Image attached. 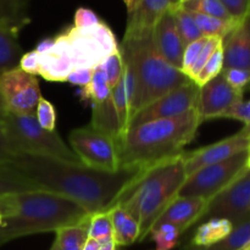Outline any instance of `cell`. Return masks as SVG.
Masks as SVG:
<instances>
[{
  "instance_id": "cell-13",
  "label": "cell",
  "mask_w": 250,
  "mask_h": 250,
  "mask_svg": "<svg viewBox=\"0 0 250 250\" xmlns=\"http://www.w3.org/2000/svg\"><path fill=\"white\" fill-rule=\"evenodd\" d=\"M243 100V92L234 89L222 72L199 87L197 111L200 121L222 117V115L237 103Z\"/></svg>"
},
{
  "instance_id": "cell-34",
  "label": "cell",
  "mask_w": 250,
  "mask_h": 250,
  "mask_svg": "<svg viewBox=\"0 0 250 250\" xmlns=\"http://www.w3.org/2000/svg\"><path fill=\"white\" fill-rule=\"evenodd\" d=\"M222 70H224V50H222L221 44V45L212 53V55L210 56L209 60L207 61L204 67L202 68V71H200V72L198 73L197 77L193 80V82H194L198 87H202L205 83L211 81L212 78L219 76L220 73L222 72Z\"/></svg>"
},
{
  "instance_id": "cell-18",
  "label": "cell",
  "mask_w": 250,
  "mask_h": 250,
  "mask_svg": "<svg viewBox=\"0 0 250 250\" xmlns=\"http://www.w3.org/2000/svg\"><path fill=\"white\" fill-rule=\"evenodd\" d=\"M207 205V200L200 198L177 197L164 210L163 214L154 224L153 229L161 224H171L177 227L181 234H183L199 222Z\"/></svg>"
},
{
  "instance_id": "cell-48",
  "label": "cell",
  "mask_w": 250,
  "mask_h": 250,
  "mask_svg": "<svg viewBox=\"0 0 250 250\" xmlns=\"http://www.w3.org/2000/svg\"><path fill=\"white\" fill-rule=\"evenodd\" d=\"M100 248V243L99 242H97L95 239H92V238H88L87 242H85V246L83 250H99Z\"/></svg>"
},
{
  "instance_id": "cell-23",
  "label": "cell",
  "mask_w": 250,
  "mask_h": 250,
  "mask_svg": "<svg viewBox=\"0 0 250 250\" xmlns=\"http://www.w3.org/2000/svg\"><path fill=\"white\" fill-rule=\"evenodd\" d=\"M17 38L19 36L0 23V75L19 67L23 50Z\"/></svg>"
},
{
  "instance_id": "cell-31",
  "label": "cell",
  "mask_w": 250,
  "mask_h": 250,
  "mask_svg": "<svg viewBox=\"0 0 250 250\" xmlns=\"http://www.w3.org/2000/svg\"><path fill=\"white\" fill-rule=\"evenodd\" d=\"M181 5L183 9L193 12V14H203L216 17V19L226 20V21H234L220 0H190V1Z\"/></svg>"
},
{
  "instance_id": "cell-11",
  "label": "cell",
  "mask_w": 250,
  "mask_h": 250,
  "mask_svg": "<svg viewBox=\"0 0 250 250\" xmlns=\"http://www.w3.org/2000/svg\"><path fill=\"white\" fill-rule=\"evenodd\" d=\"M0 94L6 111L15 115L36 116L37 105L42 98L36 76L12 68L0 75Z\"/></svg>"
},
{
  "instance_id": "cell-35",
  "label": "cell",
  "mask_w": 250,
  "mask_h": 250,
  "mask_svg": "<svg viewBox=\"0 0 250 250\" xmlns=\"http://www.w3.org/2000/svg\"><path fill=\"white\" fill-rule=\"evenodd\" d=\"M102 67L104 70L105 75H106L107 83H109L110 89H114L117 85V83L121 81L122 76H124V59H122L121 51L119 50L112 53L111 55L107 56L104 60V62L102 63Z\"/></svg>"
},
{
  "instance_id": "cell-33",
  "label": "cell",
  "mask_w": 250,
  "mask_h": 250,
  "mask_svg": "<svg viewBox=\"0 0 250 250\" xmlns=\"http://www.w3.org/2000/svg\"><path fill=\"white\" fill-rule=\"evenodd\" d=\"M151 238L155 242V250H172L177 246L181 232L171 224H161L150 232Z\"/></svg>"
},
{
  "instance_id": "cell-38",
  "label": "cell",
  "mask_w": 250,
  "mask_h": 250,
  "mask_svg": "<svg viewBox=\"0 0 250 250\" xmlns=\"http://www.w3.org/2000/svg\"><path fill=\"white\" fill-rule=\"evenodd\" d=\"M205 41H207V37H202V38L198 39V41L188 44L185 48V53H183L182 59V66H181V71H182L185 75H187V73L189 72L190 68L193 67V65H194L195 61H197V59L199 58L200 51H202L203 46H204Z\"/></svg>"
},
{
  "instance_id": "cell-45",
  "label": "cell",
  "mask_w": 250,
  "mask_h": 250,
  "mask_svg": "<svg viewBox=\"0 0 250 250\" xmlns=\"http://www.w3.org/2000/svg\"><path fill=\"white\" fill-rule=\"evenodd\" d=\"M15 153L10 149L9 144L6 143L4 137L0 133V166L7 165L11 163L15 158Z\"/></svg>"
},
{
  "instance_id": "cell-27",
  "label": "cell",
  "mask_w": 250,
  "mask_h": 250,
  "mask_svg": "<svg viewBox=\"0 0 250 250\" xmlns=\"http://www.w3.org/2000/svg\"><path fill=\"white\" fill-rule=\"evenodd\" d=\"M250 239V219L242 222L233 229L229 236L224 241L210 246L208 248H195L188 244L183 250H242Z\"/></svg>"
},
{
  "instance_id": "cell-9",
  "label": "cell",
  "mask_w": 250,
  "mask_h": 250,
  "mask_svg": "<svg viewBox=\"0 0 250 250\" xmlns=\"http://www.w3.org/2000/svg\"><path fill=\"white\" fill-rule=\"evenodd\" d=\"M68 141L70 148L84 165L111 172L120 168L119 143L94 125L73 129Z\"/></svg>"
},
{
  "instance_id": "cell-26",
  "label": "cell",
  "mask_w": 250,
  "mask_h": 250,
  "mask_svg": "<svg viewBox=\"0 0 250 250\" xmlns=\"http://www.w3.org/2000/svg\"><path fill=\"white\" fill-rule=\"evenodd\" d=\"M111 94V89L107 83L106 75L103 70L102 65L95 67L93 70L92 81L87 87H83L80 89L81 100H89L92 105L102 104Z\"/></svg>"
},
{
  "instance_id": "cell-3",
  "label": "cell",
  "mask_w": 250,
  "mask_h": 250,
  "mask_svg": "<svg viewBox=\"0 0 250 250\" xmlns=\"http://www.w3.org/2000/svg\"><path fill=\"white\" fill-rule=\"evenodd\" d=\"M202 125L197 109L173 119L129 127L120 142V167L146 168L183 153Z\"/></svg>"
},
{
  "instance_id": "cell-32",
  "label": "cell",
  "mask_w": 250,
  "mask_h": 250,
  "mask_svg": "<svg viewBox=\"0 0 250 250\" xmlns=\"http://www.w3.org/2000/svg\"><path fill=\"white\" fill-rule=\"evenodd\" d=\"M88 237L100 244L112 241V224L109 211L92 215L88 222Z\"/></svg>"
},
{
  "instance_id": "cell-2",
  "label": "cell",
  "mask_w": 250,
  "mask_h": 250,
  "mask_svg": "<svg viewBox=\"0 0 250 250\" xmlns=\"http://www.w3.org/2000/svg\"><path fill=\"white\" fill-rule=\"evenodd\" d=\"M0 246L62 227L78 225L92 215L78 203L45 190L17 193L0 197Z\"/></svg>"
},
{
  "instance_id": "cell-42",
  "label": "cell",
  "mask_w": 250,
  "mask_h": 250,
  "mask_svg": "<svg viewBox=\"0 0 250 250\" xmlns=\"http://www.w3.org/2000/svg\"><path fill=\"white\" fill-rule=\"evenodd\" d=\"M224 119H232L244 124V126L250 124V100H242L233 106L229 107L224 115Z\"/></svg>"
},
{
  "instance_id": "cell-46",
  "label": "cell",
  "mask_w": 250,
  "mask_h": 250,
  "mask_svg": "<svg viewBox=\"0 0 250 250\" xmlns=\"http://www.w3.org/2000/svg\"><path fill=\"white\" fill-rule=\"evenodd\" d=\"M54 41H55V39H54V38H45V39H43V41L39 42L38 45L36 46V49H34V50H36L38 54L45 53V51H48L49 49H50L51 46L54 45Z\"/></svg>"
},
{
  "instance_id": "cell-6",
  "label": "cell",
  "mask_w": 250,
  "mask_h": 250,
  "mask_svg": "<svg viewBox=\"0 0 250 250\" xmlns=\"http://www.w3.org/2000/svg\"><path fill=\"white\" fill-rule=\"evenodd\" d=\"M0 133L15 155H34L83 164L75 151L62 141L58 131H46L36 116L6 111L0 117Z\"/></svg>"
},
{
  "instance_id": "cell-19",
  "label": "cell",
  "mask_w": 250,
  "mask_h": 250,
  "mask_svg": "<svg viewBox=\"0 0 250 250\" xmlns=\"http://www.w3.org/2000/svg\"><path fill=\"white\" fill-rule=\"evenodd\" d=\"M224 70H250V16L239 22L222 41ZM222 70V71H224Z\"/></svg>"
},
{
  "instance_id": "cell-20",
  "label": "cell",
  "mask_w": 250,
  "mask_h": 250,
  "mask_svg": "<svg viewBox=\"0 0 250 250\" xmlns=\"http://www.w3.org/2000/svg\"><path fill=\"white\" fill-rule=\"evenodd\" d=\"M112 224V238L117 247L131 246L138 242L141 229L139 224L121 205H114L109 210Z\"/></svg>"
},
{
  "instance_id": "cell-22",
  "label": "cell",
  "mask_w": 250,
  "mask_h": 250,
  "mask_svg": "<svg viewBox=\"0 0 250 250\" xmlns=\"http://www.w3.org/2000/svg\"><path fill=\"white\" fill-rule=\"evenodd\" d=\"M0 23L19 36L31 23L28 0H0Z\"/></svg>"
},
{
  "instance_id": "cell-36",
  "label": "cell",
  "mask_w": 250,
  "mask_h": 250,
  "mask_svg": "<svg viewBox=\"0 0 250 250\" xmlns=\"http://www.w3.org/2000/svg\"><path fill=\"white\" fill-rule=\"evenodd\" d=\"M222 41H224V39L217 38V37H207V41H205L204 46H203L202 51H200L199 58L197 59V61H195V63L193 65V67L190 68L189 72L187 73L188 78H189L192 82L193 80L197 77L198 73L202 71V68L204 67V65L207 63V61L209 60L210 56L212 55V53L221 45Z\"/></svg>"
},
{
  "instance_id": "cell-47",
  "label": "cell",
  "mask_w": 250,
  "mask_h": 250,
  "mask_svg": "<svg viewBox=\"0 0 250 250\" xmlns=\"http://www.w3.org/2000/svg\"><path fill=\"white\" fill-rule=\"evenodd\" d=\"M125 2L127 7V15H131L132 12L136 11V9L138 7L141 0H122Z\"/></svg>"
},
{
  "instance_id": "cell-41",
  "label": "cell",
  "mask_w": 250,
  "mask_h": 250,
  "mask_svg": "<svg viewBox=\"0 0 250 250\" xmlns=\"http://www.w3.org/2000/svg\"><path fill=\"white\" fill-rule=\"evenodd\" d=\"M102 20L99 19L97 14L93 10L88 9V7H78L73 16V24L75 28H89V27L95 26V24L100 23Z\"/></svg>"
},
{
  "instance_id": "cell-14",
  "label": "cell",
  "mask_w": 250,
  "mask_h": 250,
  "mask_svg": "<svg viewBox=\"0 0 250 250\" xmlns=\"http://www.w3.org/2000/svg\"><path fill=\"white\" fill-rule=\"evenodd\" d=\"M250 148V138L239 133L225 138L211 146H203L195 150L185 153V166L188 176L193 175L205 166L214 165L227 160L231 156Z\"/></svg>"
},
{
  "instance_id": "cell-5",
  "label": "cell",
  "mask_w": 250,
  "mask_h": 250,
  "mask_svg": "<svg viewBox=\"0 0 250 250\" xmlns=\"http://www.w3.org/2000/svg\"><path fill=\"white\" fill-rule=\"evenodd\" d=\"M120 51L134 81L131 120L137 112L159 98L192 82L187 75L160 55L154 43L153 33L136 38H124Z\"/></svg>"
},
{
  "instance_id": "cell-21",
  "label": "cell",
  "mask_w": 250,
  "mask_h": 250,
  "mask_svg": "<svg viewBox=\"0 0 250 250\" xmlns=\"http://www.w3.org/2000/svg\"><path fill=\"white\" fill-rule=\"evenodd\" d=\"M233 229V224L226 219L207 220L199 225L189 246L195 248H208L214 246L229 236Z\"/></svg>"
},
{
  "instance_id": "cell-55",
  "label": "cell",
  "mask_w": 250,
  "mask_h": 250,
  "mask_svg": "<svg viewBox=\"0 0 250 250\" xmlns=\"http://www.w3.org/2000/svg\"><path fill=\"white\" fill-rule=\"evenodd\" d=\"M247 167L250 170V149H249V156H248V163H247Z\"/></svg>"
},
{
  "instance_id": "cell-40",
  "label": "cell",
  "mask_w": 250,
  "mask_h": 250,
  "mask_svg": "<svg viewBox=\"0 0 250 250\" xmlns=\"http://www.w3.org/2000/svg\"><path fill=\"white\" fill-rule=\"evenodd\" d=\"M229 16L236 22H242L250 16V0H220Z\"/></svg>"
},
{
  "instance_id": "cell-7",
  "label": "cell",
  "mask_w": 250,
  "mask_h": 250,
  "mask_svg": "<svg viewBox=\"0 0 250 250\" xmlns=\"http://www.w3.org/2000/svg\"><path fill=\"white\" fill-rule=\"evenodd\" d=\"M62 33L70 45L75 70L98 67L120 48L112 29L103 21L89 28L71 26Z\"/></svg>"
},
{
  "instance_id": "cell-24",
  "label": "cell",
  "mask_w": 250,
  "mask_h": 250,
  "mask_svg": "<svg viewBox=\"0 0 250 250\" xmlns=\"http://www.w3.org/2000/svg\"><path fill=\"white\" fill-rule=\"evenodd\" d=\"M32 190L41 189L33 181L22 175L9 164L0 166V197Z\"/></svg>"
},
{
  "instance_id": "cell-29",
  "label": "cell",
  "mask_w": 250,
  "mask_h": 250,
  "mask_svg": "<svg viewBox=\"0 0 250 250\" xmlns=\"http://www.w3.org/2000/svg\"><path fill=\"white\" fill-rule=\"evenodd\" d=\"M111 99L115 111H116L117 122H119L120 133H121L122 139L127 129H128L129 122H131V109H129L128 98H127L126 88H125L124 76H122L121 81L117 83L116 87L111 90Z\"/></svg>"
},
{
  "instance_id": "cell-51",
  "label": "cell",
  "mask_w": 250,
  "mask_h": 250,
  "mask_svg": "<svg viewBox=\"0 0 250 250\" xmlns=\"http://www.w3.org/2000/svg\"><path fill=\"white\" fill-rule=\"evenodd\" d=\"M5 112H6V107H5L4 100H2L1 94H0V117H1Z\"/></svg>"
},
{
  "instance_id": "cell-30",
  "label": "cell",
  "mask_w": 250,
  "mask_h": 250,
  "mask_svg": "<svg viewBox=\"0 0 250 250\" xmlns=\"http://www.w3.org/2000/svg\"><path fill=\"white\" fill-rule=\"evenodd\" d=\"M193 16L203 37H217L224 39L238 24L234 21H226L203 14H193Z\"/></svg>"
},
{
  "instance_id": "cell-54",
  "label": "cell",
  "mask_w": 250,
  "mask_h": 250,
  "mask_svg": "<svg viewBox=\"0 0 250 250\" xmlns=\"http://www.w3.org/2000/svg\"><path fill=\"white\" fill-rule=\"evenodd\" d=\"M176 1H177L178 4H185V2H188V1H190V0H176Z\"/></svg>"
},
{
  "instance_id": "cell-53",
  "label": "cell",
  "mask_w": 250,
  "mask_h": 250,
  "mask_svg": "<svg viewBox=\"0 0 250 250\" xmlns=\"http://www.w3.org/2000/svg\"><path fill=\"white\" fill-rule=\"evenodd\" d=\"M242 250H250V239H249L248 243H247L246 246H244L243 248H242Z\"/></svg>"
},
{
  "instance_id": "cell-44",
  "label": "cell",
  "mask_w": 250,
  "mask_h": 250,
  "mask_svg": "<svg viewBox=\"0 0 250 250\" xmlns=\"http://www.w3.org/2000/svg\"><path fill=\"white\" fill-rule=\"evenodd\" d=\"M93 70L94 68H76V70H73L68 75L67 82L78 85L81 88L87 87L90 83V81H92Z\"/></svg>"
},
{
  "instance_id": "cell-37",
  "label": "cell",
  "mask_w": 250,
  "mask_h": 250,
  "mask_svg": "<svg viewBox=\"0 0 250 250\" xmlns=\"http://www.w3.org/2000/svg\"><path fill=\"white\" fill-rule=\"evenodd\" d=\"M36 119L38 124L46 131H56V111L49 100L42 97L37 105Z\"/></svg>"
},
{
  "instance_id": "cell-49",
  "label": "cell",
  "mask_w": 250,
  "mask_h": 250,
  "mask_svg": "<svg viewBox=\"0 0 250 250\" xmlns=\"http://www.w3.org/2000/svg\"><path fill=\"white\" fill-rule=\"evenodd\" d=\"M99 250H117V246L115 244L114 239H112V241L106 242V243L100 244Z\"/></svg>"
},
{
  "instance_id": "cell-43",
  "label": "cell",
  "mask_w": 250,
  "mask_h": 250,
  "mask_svg": "<svg viewBox=\"0 0 250 250\" xmlns=\"http://www.w3.org/2000/svg\"><path fill=\"white\" fill-rule=\"evenodd\" d=\"M19 67L24 72L29 73V75L37 76L39 70V58L38 53L36 50L28 51V53H23L21 60H20Z\"/></svg>"
},
{
  "instance_id": "cell-17",
  "label": "cell",
  "mask_w": 250,
  "mask_h": 250,
  "mask_svg": "<svg viewBox=\"0 0 250 250\" xmlns=\"http://www.w3.org/2000/svg\"><path fill=\"white\" fill-rule=\"evenodd\" d=\"M153 39L160 55L168 63L181 70L186 46L181 38L177 21H176V17L171 9L164 15L163 19L156 24L153 32Z\"/></svg>"
},
{
  "instance_id": "cell-28",
  "label": "cell",
  "mask_w": 250,
  "mask_h": 250,
  "mask_svg": "<svg viewBox=\"0 0 250 250\" xmlns=\"http://www.w3.org/2000/svg\"><path fill=\"white\" fill-rule=\"evenodd\" d=\"M171 11L173 12L176 17L178 31H180L181 38H182L185 46L202 38L203 34L200 29L198 28V24L195 22V19L192 12L183 9L182 5L178 4V2H176L171 7Z\"/></svg>"
},
{
  "instance_id": "cell-12",
  "label": "cell",
  "mask_w": 250,
  "mask_h": 250,
  "mask_svg": "<svg viewBox=\"0 0 250 250\" xmlns=\"http://www.w3.org/2000/svg\"><path fill=\"white\" fill-rule=\"evenodd\" d=\"M198 97H199V87L194 82L181 85L137 112L132 117L129 127L154 120L173 119L188 114L197 109Z\"/></svg>"
},
{
  "instance_id": "cell-52",
  "label": "cell",
  "mask_w": 250,
  "mask_h": 250,
  "mask_svg": "<svg viewBox=\"0 0 250 250\" xmlns=\"http://www.w3.org/2000/svg\"><path fill=\"white\" fill-rule=\"evenodd\" d=\"M49 250H60V248H59V246H58V243H56V241H54L53 246L50 247V249H49Z\"/></svg>"
},
{
  "instance_id": "cell-1",
  "label": "cell",
  "mask_w": 250,
  "mask_h": 250,
  "mask_svg": "<svg viewBox=\"0 0 250 250\" xmlns=\"http://www.w3.org/2000/svg\"><path fill=\"white\" fill-rule=\"evenodd\" d=\"M33 181L41 190L55 193L82 205L90 215L109 211L144 168L137 166L104 171L84 164L34 155H16L9 164Z\"/></svg>"
},
{
  "instance_id": "cell-8",
  "label": "cell",
  "mask_w": 250,
  "mask_h": 250,
  "mask_svg": "<svg viewBox=\"0 0 250 250\" xmlns=\"http://www.w3.org/2000/svg\"><path fill=\"white\" fill-rule=\"evenodd\" d=\"M249 149L221 163L205 166L193 175L188 176L178 192V197L200 198L209 202L248 168L247 163Z\"/></svg>"
},
{
  "instance_id": "cell-39",
  "label": "cell",
  "mask_w": 250,
  "mask_h": 250,
  "mask_svg": "<svg viewBox=\"0 0 250 250\" xmlns=\"http://www.w3.org/2000/svg\"><path fill=\"white\" fill-rule=\"evenodd\" d=\"M222 75L227 82L239 92H244L247 85L250 84V70L243 68H227L222 71Z\"/></svg>"
},
{
  "instance_id": "cell-15",
  "label": "cell",
  "mask_w": 250,
  "mask_h": 250,
  "mask_svg": "<svg viewBox=\"0 0 250 250\" xmlns=\"http://www.w3.org/2000/svg\"><path fill=\"white\" fill-rule=\"evenodd\" d=\"M54 39V45L48 51L38 54V75L51 82H65L68 75L75 70V63L70 45L62 32Z\"/></svg>"
},
{
  "instance_id": "cell-16",
  "label": "cell",
  "mask_w": 250,
  "mask_h": 250,
  "mask_svg": "<svg viewBox=\"0 0 250 250\" xmlns=\"http://www.w3.org/2000/svg\"><path fill=\"white\" fill-rule=\"evenodd\" d=\"M176 2V0H141L136 11L127 15L124 38H136L153 33L159 21Z\"/></svg>"
},
{
  "instance_id": "cell-56",
  "label": "cell",
  "mask_w": 250,
  "mask_h": 250,
  "mask_svg": "<svg viewBox=\"0 0 250 250\" xmlns=\"http://www.w3.org/2000/svg\"><path fill=\"white\" fill-rule=\"evenodd\" d=\"M0 226H1V216H0Z\"/></svg>"
},
{
  "instance_id": "cell-4",
  "label": "cell",
  "mask_w": 250,
  "mask_h": 250,
  "mask_svg": "<svg viewBox=\"0 0 250 250\" xmlns=\"http://www.w3.org/2000/svg\"><path fill=\"white\" fill-rule=\"evenodd\" d=\"M187 180L185 151L168 160L144 168L141 175L122 192L115 205H121L138 221L144 241L164 210L178 197Z\"/></svg>"
},
{
  "instance_id": "cell-50",
  "label": "cell",
  "mask_w": 250,
  "mask_h": 250,
  "mask_svg": "<svg viewBox=\"0 0 250 250\" xmlns=\"http://www.w3.org/2000/svg\"><path fill=\"white\" fill-rule=\"evenodd\" d=\"M238 133L241 134V136H244V137H247V138H250V124L247 125V126H244L243 128L238 132Z\"/></svg>"
},
{
  "instance_id": "cell-10",
  "label": "cell",
  "mask_w": 250,
  "mask_h": 250,
  "mask_svg": "<svg viewBox=\"0 0 250 250\" xmlns=\"http://www.w3.org/2000/svg\"><path fill=\"white\" fill-rule=\"evenodd\" d=\"M210 219H226L231 221L234 227L250 219L249 168L208 202L198 224Z\"/></svg>"
},
{
  "instance_id": "cell-25",
  "label": "cell",
  "mask_w": 250,
  "mask_h": 250,
  "mask_svg": "<svg viewBox=\"0 0 250 250\" xmlns=\"http://www.w3.org/2000/svg\"><path fill=\"white\" fill-rule=\"evenodd\" d=\"M88 222H81L78 225L62 227L58 229L56 233V243L60 250H83L88 237Z\"/></svg>"
}]
</instances>
